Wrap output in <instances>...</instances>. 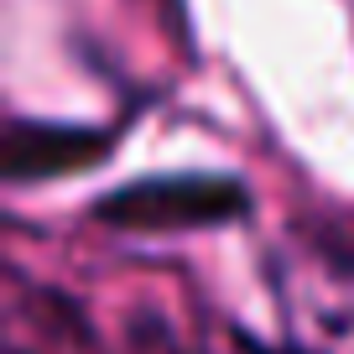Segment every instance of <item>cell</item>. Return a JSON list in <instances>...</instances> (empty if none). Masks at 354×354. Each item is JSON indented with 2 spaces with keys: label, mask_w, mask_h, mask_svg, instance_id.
<instances>
[{
  "label": "cell",
  "mask_w": 354,
  "mask_h": 354,
  "mask_svg": "<svg viewBox=\"0 0 354 354\" xmlns=\"http://www.w3.org/2000/svg\"><path fill=\"white\" fill-rule=\"evenodd\" d=\"M240 344H245V354H313L308 344H297V339H281V344H261V339H250V333H240Z\"/></svg>",
  "instance_id": "277c9868"
},
{
  "label": "cell",
  "mask_w": 354,
  "mask_h": 354,
  "mask_svg": "<svg viewBox=\"0 0 354 354\" xmlns=\"http://www.w3.org/2000/svg\"><path fill=\"white\" fill-rule=\"evenodd\" d=\"M308 234V250L323 266H333L339 277H354V214H323V219L302 224Z\"/></svg>",
  "instance_id": "3957f363"
},
{
  "label": "cell",
  "mask_w": 354,
  "mask_h": 354,
  "mask_svg": "<svg viewBox=\"0 0 354 354\" xmlns=\"http://www.w3.org/2000/svg\"><path fill=\"white\" fill-rule=\"evenodd\" d=\"M255 209L234 172H146L88 203V219L115 234H203L245 224Z\"/></svg>",
  "instance_id": "6da1fadb"
},
{
  "label": "cell",
  "mask_w": 354,
  "mask_h": 354,
  "mask_svg": "<svg viewBox=\"0 0 354 354\" xmlns=\"http://www.w3.org/2000/svg\"><path fill=\"white\" fill-rule=\"evenodd\" d=\"M115 141H120V120L88 125V120H32V115H11L6 136H0V172H6L11 188L73 177V172H88V167L110 162Z\"/></svg>",
  "instance_id": "7a4b0ae2"
}]
</instances>
